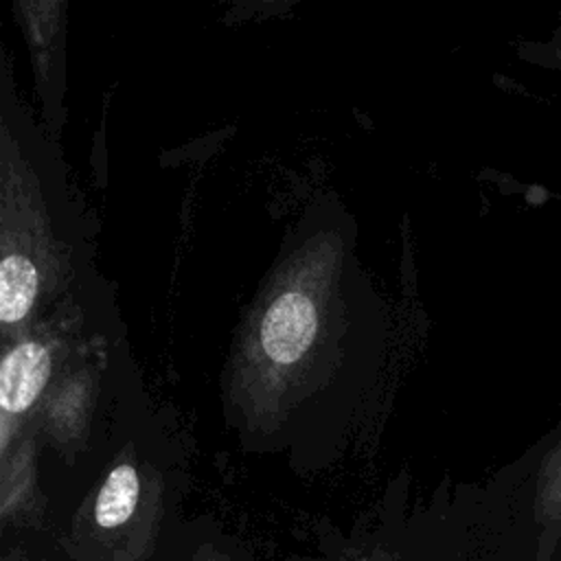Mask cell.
Here are the masks:
<instances>
[{
	"label": "cell",
	"instance_id": "6da1fadb",
	"mask_svg": "<svg viewBox=\"0 0 561 561\" xmlns=\"http://www.w3.org/2000/svg\"><path fill=\"white\" fill-rule=\"evenodd\" d=\"M318 327L316 309L309 296L285 291L263 316L261 344L265 355L276 364L298 362L313 342Z\"/></svg>",
	"mask_w": 561,
	"mask_h": 561
},
{
	"label": "cell",
	"instance_id": "7a4b0ae2",
	"mask_svg": "<svg viewBox=\"0 0 561 561\" xmlns=\"http://www.w3.org/2000/svg\"><path fill=\"white\" fill-rule=\"evenodd\" d=\"M50 375V353L39 342H22L11 348L0 368V405L4 414L28 410Z\"/></svg>",
	"mask_w": 561,
	"mask_h": 561
},
{
	"label": "cell",
	"instance_id": "3957f363",
	"mask_svg": "<svg viewBox=\"0 0 561 561\" xmlns=\"http://www.w3.org/2000/svg\"><path fill=\"white\" fill-rule=\"evenodd\" d=\"M37 296V267L20 252L7 254L0 263V318L4 324L20 322Z\"/></svg>",
	"mask_w": 561,
	"mask_h": 561
},
{
	"label": "cell",
	"instance_id": "277c9868",
	"mask_svg": "<svg viewBox=\"0 0 561 561\" xmlns=\"http://www.w3.org/2000/svg\"><path fill=\"white\" fill-rule=\"evenodd\" d=\"M167 561H259L239 539L224 533L184 528Z\"/></svg>",
	"mask_w": 561,
	"mask_h": 561
},
{
	"label": "cell",
	"instance_id": "5b68a950",
	"mask_svg": "<svg viewBox=\"0 0 561 561\" xmlns=\"http://www.w3.org/2000/svg\"><path fill=\"white\" fill-rule=\"evenodd\" d=\"M0 561H70L53 539L37 528L20 530L15 537H4Z\"/></svg>",
	"mask_w": 561,
	"mask_h": 561
},
{
	"label": "cell",
	"instance_id": "8992f818",
	"mask_svg": "<svg viewBox=\"0 0 561 561\" xmlns=\"http://www.w3.org/2000/svg\"><path fill=\"white\" fill-rule=\"evenodd\" d=\"M541 55H543V66L561 72V13H559L557 26L552 28L548 39L543 42V53Z\"/></svg>",
	"mask_w": 561,
	"mask_h": 561
},
{
	"label": "cell",
	"instance_id": "52a82bcc",
	"mask_svg": "<svg viewBox=\"0 0 561 561\" xmlns=\"http://www.w3.org/2000/svg\"><path fill=\"white\" fill-rule=\"evenodd\" d=\"M559 473H561V443H559V447L554 449V465H552Z\"/></svg>",
	"mask_w": 561,
	"mask_h": 561
}]
</instances>
